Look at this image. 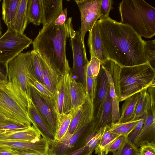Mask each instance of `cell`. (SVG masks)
I'll list each match as a JSON object with an SVG mask.
<instances>
[{
    "label": "cell",
    "mask_w": 155,
    "mask_h": 155,
    "mask_svg": "<svg viewBox=\"0 0 155 155\" xmlns=\"http://www.w3.org/2000/svg\"><path fill=\"white\" fill-rule=\"evenodd\" d=\"M27 13L28 21L36 25L43 23L42 0H28Z\"/></svg>",
    "instance_id": "23"
},
{
    "label": "cell",
    "mask_w": 155,
    "mask_h": 155,
    "mask_svg": "<svg viewBox=\"0 0 155 155\" xmlns=\"http://www.w3.org/2000/svg\"><path fill=\"white\" fill-rule=\"evenodd\" d=\"M88 146L85 145L64 155H92Z\"/></svg>",
    "instance_id": "40"
},
{
    "label": "cell",
    "mask_w": 155,
    "mask_h": 155,
    "mask_svg": "<svg viewBox=\"0 0 155 155\" xmlns=\"http://www.w3.org/2000/svg\"><path fill=\"white\" fill-rule=\"evenodd\" d=\"M109 126L104 127L99 142L94 150L97 155H107V150L111 143L120 136L110 132L108 130Z\"/></svg>",
    "instance_id": "27"
},
{
    "label": "cell",
    "mask_w": 155,
    "mask_h": 155,
    "mask_svg": "<svg viewBox=\"0 0 155 155\" xmlns=\"http://www.w3.org/2000/svg\"><path fill=\"white\" fill-rule=\"evenodd\" d=\"M1 0H0V2H1Z\"/></svg>",
    "instance_id": "48"
},
{
    "label": "cell",
    "mask_w": 155,
    "mask_h": 155,
    "mask_svg": "<svg viewBox=\"0 0 155 155\" xmlns=\"http://www.w3.org/2000/svg\"><path fill=\"white\" fill-rule=\"evenodd\" d=\"M107 76L110 84L109 94L112 100V124L117 123L120 117L119 101L115 91L113 78L110 70V60L101 64Z\"/></svg>",
    "instance_id": "20"
},
{
    "label": "cell",
    "mask_w": 155,
    "mask_h": 155,
    "mask_svg": "<svg viewBox=\"0 0 155 155\" xmlns=\"http://www.w3.org/2000/svg\"><path fill=\"white\" fill-rule=\"evenodd\" d=\"M49 146L48 141L43 137L35 142L0 140V148L10 150L17 155L31 153L46 154Z\"/></svg>",
    "instance_id": "11"
},
{
    "label": "cell",
    "mask_w": 155,
    "mask_h": 155,
    "mask_svg": "<svg viewBox=\"0 0 155 155\" xmlns=\"http://www.w3.org/2000/svg\"><path fill=\"white\" fill-rule=\"evenodd\" d=\"M48 155V153L46 154H42V155Z\"/></svg>",
    "instance_id": "47"
},
{
    "label": "cell",
    "mask_w": 155,
    "mask_h": 155,
    "mask_svg": "<svg viewBox=\"0 0 155 155\" xmlns=\"http://www.w3.org/2000/svg\"><path fill=\"white\" fill-rule=\"evenodd\" d=\"M88 45L91 58L95 57L104 63L109 60L103 44L98 23L97 21L89 32Z\"/></svg>",
    "instance_id": "15"
},
{
    "label": "cell",
    "mask_w": 155,
    "mask_h": 155,
    "mask_svg": "<svg viewBox=\"0 0 155 155\" xmlns=\"http://www.w3.org/2000/svg\"><path fill=\"white\" fill-rule=\"evenodd\" d=\"M139 147V155H155V142L144 143Z\"/></svg>",
    "instance_id": "39"
},
{
    "label": "cell",
    "mask_w": 155,
    "mask_h": 155,
    "mask_svg": "<svg viewBox=\"0 0 155 155\" xmlns=\"http://www.w3.org/2000/svg\"><path fill=\"white\" fill-rule=\"evenodd\" d=\"M142 128L137 136L134 145L138 148L141 145L155 142V103H150Z\"/></svg>",
    "instance_id": "14"
},
{
    "label": "cell",
    "mask_w": 155,
    "mask_h": 155,
    "mask_svg": "<svg viewBox=\"0 0 155 155\" xmlns=\"http://www.w3.org/2000/svg\"><path fill=\"white\" fill-rule=\"evenodd\" d=\"M79 9L81 20L80 35L84 45L86 32H90L93 26L101 16L100 6L101 0H76Z\"/></svg>",
    "instance_id": "7"
},
{
    "label": "cell",
    "mask_w": 155,
    "mask_h": 155,
    "mask_svg": "<svg viewBox=\"0 0 155 155\" xmlns=\"http://www.w3.org/2000/svg\"><path fill=\"white\" fill-rule=\"evenodd\" d=\"M110 70L119 102L155 86V68L149 62L121 67L110 60Z\"/></svg>",
    "instance_id": "3"
},
{
    "label": "cell",
    "mask_w": 155,
    "mask_h": 155,
    "mask_svg": "<svg viewBox=\"0 0 155 155\" xmlns=\"http://www.w3.org/2000/svg\"><path fill=\"white\" fill-rule=\"evenodd\" d=\"M97 77H90L85 74V89L87 99L92 102L95 98L97 90Z\"/></svg>",
    "instance_id": "30"
},
{
    "label": "cell",
    "mask_w": 155,
    "mask_h": 155,
    "mask_svg": "<svg viewBox=\"0 0 155 155\" xmlns=\"http://www.w3.org/2000/svg\"><path fill=\"white\" fill-rule=\"evenodd\" d=\"M28 97L16 78L0 82V114L29 127L32 123L27 111Z\"/></svg>",
    "instance_id": "5"
},
{
    "label": "cell",
    "mask_w": 155,
    "mask_h": 155,
    "mask_svg": "<svg viewBox=\"0 0 155 155\" xmlns=\"http://www.w3.org/2000/svg\"><path fill=\"white\" fill-rule=\"evenodd\" d=\"M113 3L112 0H101L100 19H104L109 17V14L112 8Z\"/></svg>",
    "instance_id": "37"
},
{
    "label": "cell",
    "mask_w": 155,
    "mask_h": 155,
    "mask_svg": "<svg viewBox=\"0 0 155 155\" xmlns=\"http://www.w3.org/2000/svg\"><path fill=\"white\" fill-rule=\"evenodd\" d=\"M112 124V100L109 92L104 105L99 121L95 127L94 130L98 131L101 128Z\"/></svg>",
    "instance_id": "25"
},
{
    "label": "cell",
    "mask_w": 155,
    "mask_h": 155,
    "mask_svg": "<svg viewBox=\"0 0 155 155\" xmlns=\"http://www.w3.org/2000/svg\"><path fill=\"white\" fill-rule=\"evenodd\" d=\"M147 114L146 111L140 118L136 127L128 135L127 138L132 143L134 144L135 140L140 133L143 124Z\"/></svg>",
    "instance_id": "35"
},
{
    "label": "cell",
    "mask_w": 155,
    "mask_h": 155,
    "mask_svg": "<svg viewBox=\"0 0 155 155\" xmlns=\"http://www.w3.org/2000/svg\"><path fill=\"white\" fill-rule=\"evenodd\" d=\"M2 27L1 26V20H0V37L2 35Z\"/></svg>",
    "instance_id": "46"
},
{
    "label": "cell",
    "mask_w": 155,
    "mask_h": 155,
    "mask_svg": "<svg viewBox=\"0 0 155 155\" xmlns=\"http://www.w3.org/2000/svg\"><path fill=\"white\" fill-rule=\"evenodd\" d=\"M43 26L54 21L63 10L62 0H42Z\"/></svg>",
    "instance_id": "18"
},
{
    "label": "cell",
    "mask_w": 155,
    "mask_h": 155,
    "mask_svg": "<svg viewBox=\"0 0 155 155\" xmlns=\"http://www.w3.org/2000/svg\"><path fill=\"white\" fill-rule=\"evenodd\" d=\"M141 96V92L136 93L125 99L121 107V114L116 123L129 121L134 117Z\"/></svg>",
    "instance_id": "22"
},
{
    "label": "cell",
    "mask_w": 155,
    "mask_h": 155,
    "mask_svg": "<svg viewBox=\"0 0 155 155\" xmlns=\"http://www.w3.org/2000/svg\"><path fill=\"white\" fill-rule=\"evenodd\" d=\"M28 127H29L13 124H0V134L21 130Z\"/></svg>",
    "instance_id": "36"
},
{
    "label": "cell",
    "mask_w": 155,
    "mask_h": 155,
    "mask_svg": "<svg viewBox=\"0 0 155 155\" xmlns=\"http://www.w3.org/2000/svg\"><path fill=\"white\" fill-rule=\"evenodd\" d=\"M27 111L32 125L48 142L49 145L55 141V135L33 102L28 98Z\"/></svg>",
    "instance_id": "13"
},
{
    "label": "cell",
    "mask_w": 155,
    "mask_h": 155,
    "mask_svg": "<svg viewBox=\"0 0 155 155\" xmlns=\"http://www.w3.org/2000/svg\"><path fill=\"white\" fill-rule=\"evenodd\" d=\"M71 118V114L70 112L67 114L62 113L57 115L55 117V141H59L63 139L68 131Z\"/></svg>",
    "instance_id": "24"
},
{
    "label": "cell",
    "mask_w": 155,
    "mask_h": 155,
    "mask_svg": "<svg viewBox=\"0 0 155 155\" xmlns=\"http://www.w3.org/2000/svg\"><path fill=\"white\" fill-rule=\"evenodd\" d=\"M7 69V64L0 63V81L8 80L6 75Z\"/></svg>",
    "instance_id": "42"
},
{
    "label": "cell",
    "mask_w": 155,
    "mask_h": 155,
    "mask_svg": "<svg viewBox=\"0 0 155 155\" xmlns=\"http://www.w3.org/2000/svg\"><path fill=\"white\" fill-rule=\"evenodd\" d=\"M31 54L32 65L34 72L39 81L45 86L41 64L38 54L32 50L31 51Z\"/></svg>",
    "instance_id": "31"
},
{
    "label": "cell",
    "mask_w": 155,
    "mask_h": 155,
    "mask_svg": "<svg viewBox=\"0 0 155 155\" xmlns=\"http://www.w3.org/2000/svg\"><path fill=\"white\" fill-rule=\"evenodd\" d=\"M41 138V134L32 125L23 130L0 134V140L35 142Z\"/></svg>",
    "instance_id": "17"
},
{
    "label": "cell",
    "mask_w": 155,
    "mask_h": 155,
    "mask_svg": "<svg viewBox=\"0 0 155 155\" xmlns=\"http://www.w3.org/2000/svg\"><path fill=\"white\" fill-rule=\"evenodd\" d=\"M32 40L24 34L8 29L0 37V63L7 64L32 44Z\"/></svg>",
    "instance_id": "6"
},
{
    "label": "cell",
    "mask_w": 155,
    "mask_h": 155,
    "mask_svg": "<svg viewBox=\"0 0 155 155\" xmlns=\"http://www.w3.org/2000/svg\"><path fill=\"white\" fill-rule=\"evenodd\" d=\"M0 155H17V154L14 152L0 150Z\"/></svg>",
    "instance_id": "44"
},
{
    "label": "cell",
    "mask_w": 155,
    "mask_h": 155,
    "mask_svg": "<svg viewBox=\"0 0 155 155\" xmlns=\"http://www.w3.org/2000/svg\"><path fill=\"white\" fill-rule=\"evenodd\" d=\"M139 119L130 120L121 123L112 124L108 127V130L111 133L118 136L128 137L136 127Z\"/></svg>",
    "instance_id": "28"
},
{
    "label": "cell",
    "mask_w": 155,
    "mask_h": 155,
    "mask_svg": "<svg viewBox=\"0 0 155 155\" xmlns=\"http://www.w3.org/2000/svg\"><path fill=\"white\" fill-rule=\"evenodd\" d=\"M120 23L127 25L140 37L155 35V8L144 0H123L119 3Z\"/></svg>",
    "instance_id": "4"
},
{
    "label": "cell",
    "mask_w": 155,
    "mask_h": 155,
    "mask_svg": "<svg viewBox=\"0 0 155 155\" xmlns=\"http://www.w3.org/2000/svg\"><path fill=\"white\" fill-rule=\"evenodd\" d=\"M69 38L73 55L72 71L85 88V70L89 61L87 57L85 45L81 40L80 31H76L72 28Z\"/></svg>",
    "instance_id": "9"
},
{
    "label": "cell",
    "mask_w": 155,
    "mask_h": 155,
    "mask_svg": "<svg viewBox=\"0 0 155 155\" xmlns=\"http://www.w3.org/2000/svg\"><path fill=\"white\" fill-rule=\"evenodd\" d=\"M71 74L69 71L61 72L60 79L53 96V115L69 113L71 109Z\"/></svg>",
    "instance_id": "8"
},
{
    "label": "cell",
    "mask_w": 155,
    "mask_h": 155,
    "mask_svg": "<svg viewBox=\"0 0 155 155\" xmlns=\"http://www.w3.org/2000/svg\"><path fill=\"white\" fill-rule=\"evenodd\" d=\"M101 64V61L97 58H91L85 67V74L90 77H97L99 73Z\"/></svg>",
    "instance_id": "32"
},
{
    "label": "cell",
    "mask_w": 155,
    "mask_h": 155,
    "mask_svg": "<svg viewBox=\"0 0 155 155\" xmlns=\"http://www.w3.org/2000/svg\"><path fill=\"white\" fill-rule=\"evenodd\" d=\"M2 81H0V82Z\"/></svg>",
    "instance_id": "49"
},
{
    "label": "cell",
    "mask_w": 155,
    "mask_h": 155,
    "mask_svg": "<svg viewBox=\"0 0 155 155\" xmlns=\"http://www.w3.org/2000/svg\"><path fill=\"white\" fill-rule=\"evenodd\" d=\"M31 87L32 99L40 112L44 118L49 127L55 135L56 132L55 119L52 110L41 98L35 90Z\"/></svg>",
    "instance_id": "16"
},
{
    "label": "cell",
    "mask_w": 155,
    "mask_h": 155,
    "mask_svg": "<svg viewBox=\"0 0 155 155\" xmlns=\"http://www.w3.org/2000/svg\"><path fill=\"white\" fill-rule=\"evenodd\" d=\"M147 90L141 92V96L138 104L134 117L131 120H138L146 111L150 101L149 95Z\"/></svg>",
    "instance_id": "29"
},
{
    "label": "cell",
    "mask_w": 155,
    "mask_h": 155,
    "mask_svg": "<svg viewBox=\"0 0 155 155\" xmlns=\"http://www.w3.org/2000/svg\"><path fill=\"white\" fill-rule=\"evenodd\" d=\"M72 21L70 17L62 25H55L54 21L43 26L32 43L33 50L48 64L61 72L70 67L66 49L67 39L73 28Z\"/></svg>",
    "instance_id": "2"
},
{
    "label": "cell",
    "mask_w": 155,
    "mask_h": 155,
    "mask_svg": "<svg viewBox=\"0 0 155 155\" xmlns=\"http://www.w3.org/2000/svg\"><path fill=\"white\" fill-rule=\"evenodd\" d=\"M42 154L38 153H26L19 154L17 155H41Z\"/></svg>",
    "instance_id": "45"
},
{
    "label": "cell",
    "mask_w": 155,
    "mask_h": 155,
    "mask_svg": "<svg viewBox=\"0 0 155 155\" xmlns=\"http://www.w3.org/2000/svg\"><path fill=\"white\" fill-rule=\"evenodd\" d=\"M30 51L21 53L7 64L6 75L8 80L16 78L28 98H31V87L27 79V64Z\"/></svg>",
    "instance_id": "10"
},
{
    "label": "cell",
    "mask_w": 155,
    "mask_h": 155,
    "mask_svg": "<svg viewBox=\"0 0 155 155\" xmlns=\"http://www.w3.org/2000/svg\"><path fill=\"white\" fill-rule=\"evenodd\" d=\"M67 9L65 8L54 21V25L58 26L63 25L67 20Z\"/></svg>",
    "instance_id": "41"
},
{
    "label": "cell",
    "mask_w": 155,
    "mask_h": 155,
    "mask_svg": "<svg viewBox=\"0 0 155 155\" xmlns=\"http://www.w3.org/2000/svg\"><path fill=\"white\" fill-rule=\"evenodd\" d=\"M20 0H3L2 18L7 26L13 20L17 12Z\"/></svg>",
    "instance_id": "26"
},
{
    "label": "cell",
    "mask_w": 155,
    "mask_h": 155,
    "mask_svg": "<svg viewBox=\"0 0 155 155\" xmlns=\"http://www.w3.org/2000/svg\"><path fill=\"white\" fill-rule=\"evenodd\" d=\"M144 50L149 62L154 68L155 61V40L144 41Z\"/></svg>",
    "instance_id": "34"
},
{
    "label": "cell",
    "mask_w": 155,
    "mask_h": 155,
    "mask_svg": "<svg viewBox=\"0 0 155 155\" xmlns=\"http://www.w3.org/2000/svg\"><path fill=\"white\" fill-rule=\"evenodd\" d=\"M109 59L121 67L148 62L144 41L131 27L109 17L97 21Z\"/></svg>",
    "instance_id": "1"
},
{
    "label": "cell",
    "mask_w": 155,
    "mask_h": 155,
    "mask_svg": "<svg viewBox=\"0 0 155 155\" xmlns=\"http://www.w3.org/2000/svg\"><path fill=\"white\" fill-rule=\"evenodd\" d=\"M72 75L71 73V110L75 109L82 106L87 99L86 90L84 86L81 82L76 81Z\"/></svg>",
    "instance_id": "21"
},
{
    "label": "cell",
    "mask_w": 155,
    "mask_h": 155,
    "mask_svg": "<svg viewBox=\"0 0 155 155\" xmlns=\"http://www.w3.org/2000/svg\"><path fill=\"white\" fill-rule=\"evenodd\" d=\"M128 137L120 136L114 140L110 144L107 149V152L114 153L118 150L122 146Z\"/></svg>",
    "instance_id": "38"
},
{
    "label": "cell",
    "mask_w": 155,
    "mask_h": 155,
    "mask_svg": "<svg viewBox=\"0 0 155 155\" xmlns=\"http://www.w3.org/2000/svg\"><path fill=\"white\" fill-rule=\"evenodd\" d=\"M13 124L21 125L18 122L9 119L0 114V124Z\"/></svg>",
    "instance_id": "43"
},
{
    "label": "cell",
    "mask_w": 155,
    "mask_h": 155,
    "mask_svg": "<svg viewBox=\"0 0 155 155\" xmlns=\"http://www.w3.org/2000/svg\"><path fill=\"white\" fill-rule=\"evenodd\" d=\"M113 155H139V149L127 138L122 146Z\"/></svg>",
    "instance_id": "33"
},
{
    "label": "cell",
    "mask_w": 155,
    "mask_h": 155,
    "mask_svg": "<svg viewBox=\"0 0 155 155\" xmlns=\"http://www.w3.org/2000/svg\"><path fill=\"white\" fill-rule=\"evenodd\" d=\"M28 0H20L18 8L13 20L7 26L8 29L24 34L29 22L27 13Z\"/></svg>",
    "instance_id": "19"
},
{
    "label": "cell",
    "mask_w": 155,
    "mask_h": 155,
    "mask_svg": "<svg viewBox=\"0 0 155 155\" xmlns=\"http://www.w3.org/2000/svg\"><path fill=\"white\" fill-rule=\"evenodd\" d=\"M97 78V90L95 97L93 102V121L95 124V126L99 120L110 89V84L107 76L101 65Z\"/></svg>",
    "instance_id": "12"
}]
</instances>
